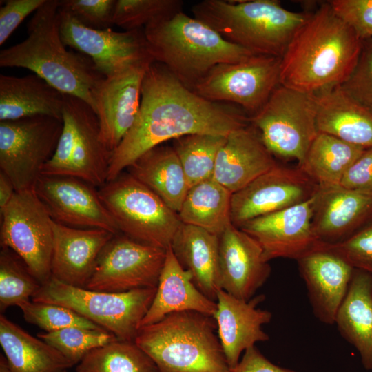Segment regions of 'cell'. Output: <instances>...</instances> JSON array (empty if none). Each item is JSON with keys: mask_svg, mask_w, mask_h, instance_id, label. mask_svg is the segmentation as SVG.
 Returning <instances> with one entry per match:
<instances>
[{"mask_svg": "<svg viewBox=\"0 0 372 372\" xmlns=\"http://www.w3.org/2000/svg\"><path fill=\"white\" fill-rule=\"evenodd\" d=\"M249 124L245 113L202 98L154 61L143 80L136 121L112 153L107 182L167 141L195 134L227 136Z\"/></svg>", "mask_w": 372, "mask_h": 372, "instance_id": "cell-1", "label": "cell"}, {"mask_svg": "<svg viewBox=\"0 0 372 372\" xmlns=\"http://www.w3.org/2000/svg\"><path fill=\"white\" fill-rule=\"evenodd\" d=\"M362 40L329 1L311 13L281 57L280 85L318 94L341 85L353 70Z\"/></svg>", "mask_w": 372, "mask_h": 372, "instance_id": "cell-2", "label": "cell"}, {"mask_svg": "<svg viewBox=\"0 0 372 372\" xmlns=\"http://www.w3.org/2000/svg\"><path fill=\"white\" fill-rule=\"evenodd\" d=\"M59 0H46L28 23L27 38L0 52V66L23 68L95 112L94 93L105 78L87 56L66 49L59 28Z\"/></svg>", "mask_w": 372, "mask_h": 372, "instance_id": "cell-3", "label": "cell"}, {"mask_svg": "<svg viewBox=\"0 0 372 372\" xmlns=\"http://www.w3.org/2000/svg\"><path fill=\"white\" fill-rule=\"evenodd\" d=\"M149 54L192 89L218 64L257 55L223 39L202 21L183 11L144 28Z\"/></svg>", "mask_w": 372, "mask_h": 372, "instance_id": "cell-4", "label": "cell"}, {"mask_svg": "<svg viewBox=\"0 0 372 372\" xmlns=\"http://www.w3.org/2000/svg\"><path fill=\"white\" fill-rule=\"evenodd\" d=\"M192 12L229 42L254 54L280 58L310 14L287 10L277 0H203Z\"/></svg>", "mask_w": 372, "mask_h": 372, "instance_id": "cell-5", "label": "cell"}, {"mask_svg": "<svg viewBox=\"0 0 372 372\" xmlns=\"http://www.w3.org/2000/svg\"><path fill=\"white\" fill-rule=\"evenodd\" d=\"M216 330L212 316L175 312L140 327L134 342L158 372H231Z\"/></svg>", "mask_w": 372, "mask_h": 372, "instance_id": "cell-6", "label": "cell"}, {"mask_svg": "<svg viewBox=\"0 0 372 372\" xmlns=\"http://www.w3.org/2000/svg\"><path fill=\"white\" fill-rule=\"evenodd\" d=\"M62 122L56 149L42 175L72 176L101 187L107 180L112 153L101 138L96 112L83 99L64 94Z\"/></svg>", "mask_w": 372, "mask_h": 372, "instance_id": "cell-7", "label": "cell"}, {"mask_svg": "<svg viewBox=\"0 0 372 372\" xmlns=\"http://www.w3.org/2000/svg\"><path fill=\"white\" fill-rule=\"evenodd\" d=\"M156 288L112 293L87 289L55 278L41 285L31 300L65 307L113 333L118 340L134 342Z\"/></svg>", "mask_w": 372, "mask_h": 372, "instance_id": "cell-8", "label": "cell"}, {"mask_svg": "<svg viewBox=\"0 0 372 372\" xmlns=\"http://www.w3.org/2000/svg\"><path fill=\"white\" fill-rule=\"evenodd\" d=\"M121 233L163 249L169 247L182 222L153 191L122 172L98 189Z\"/></svg>", "mask_w": 372, "mask_h": 372, "instance_id": "cell-9", "label": "cell"}, {"mask_svg": "<svg viewBox=\"0 0 372 372\" xmlns=\"http://www.w3.org/2000/svg\"><path fill=\"white\" fill-rule=\"evenodd\" d=\"M317 94L278 85L249 123L274 156L303 163L317 136Z\"/></svg>", "mask_w": 372, "mask_h": 372, "instance_id": "cell-10", "label": "cell"}, {"mask_svg": "<svg viewBox=\"0 0 372 372\" xmlns=\"http://www.w3.org/2000/svg\"><path fill=\"white\" fill-rule=\"evenodd\" d=\"M62 128V120L48 116L0 121V172L16 192L34 190Z\"/></svg>", "mask_w": 372, "mask_h": 372, "instance_id": "cell-11", "label": "cell"}, {"mask_svg": "<svg viewBox=\"0 0 372 372\" xmlns=\"http://www.w3.org/2000/svg\"><path fill=\"white\" fill-rule=\"evenodd\" d=\"M1 247L25 262L41 284L51 278L52 219L34 190L16 192L0 213Z\"/></svg>", "mask_w": 372, "mask_h": 372, "instance_id": "cell-12", "label": "cell"}, {"mask_svg": "<svg viewBox=\"0 0 372 372\" xmlns=\"http://www.w3.org/2000/svg\"><path fill=\"white\" fill-rule=\"evenodd\" d=\"M280 57L254 55L242 61L218 64L192 91L212 102L235 103L249 118L280 85Z\"/></svg>", "mask_w": 372, "mask_h": 372, "instance_id": "cell-13", "label": "cell"}, {"mask_svg": "<svg viewBox=\"0 0 372 372\" xmlns=\"http://www.w3.org/2000/svg\"><path fill=\"white\" fill-rule=\"evenodd\" d=\"M166 249L118 233L101 250L85 289L121 293L156 288Z\"/></svg>", "mask_w": 372, "mask_h": 372, "instance_id": "cell-14", "label": "cell"}, {"mask_svg": "<svg viewBox=\"0 0 372 372\" xmlns=\"http://www.w3.org/2000/svg\"><path fill=\"white\" fill-rule=\"evenodd\" d=\"M59 13L64 44L90 57L105 77L136 63L154 61L147 50L144 28L123 32L93 29L59 9Z\"/></svg>", "mask_w": 372, "mask_h": 372, "instance_id": "cell-15", "label": "cell"}, {"mask_svg": "<svg viewBox=\"0 0 372 372\" xmlns=\"http://www.w3.org/2000/svg\"><path fill=\"white\" fill-rule=\"evenodd\" d=\"M318 189V185L298 166L278 164L232 194L231 223L240 227L256 218L304 203Z\"/></svg>", "mask_w": 372, "mask_h": 372, "instance_id": "cell-16", "label": "cell"}, {"mask_svg": "<svg viewBox=\"0 0 372 372\" xmlns=\"http://www.w3.org/2000/svg\"><path fill=\"white\" fill-rule=\"evenodd\" d=\"M34 190L55 222L72 227L121 233L98 190L81 179L41 175Z\"/></svg>", "mask_w": 372, "mask_h": 372, "instance_id": "cell-17", "label": "cell"}, {"mask_svg": "<svg viewBox=\"0 0 372 372\" xmlns=\"http://www.w3.org/2000/svg\"><path fill=\"white\" fill-rule=\"evenodd\" d=\"M315 195L289 208L252 219L240 228L260 245L265 260H298L317 249L321 242L312 227Z\"/></svg>", "mask_w": 372, "mask_h": 372, "instance_id": "cell-18", "label": "cell"}, {"mask_svg": "<svg viewBox=\"0 0 372 372\" xmlns=\"http://www.w3.org/2000/svg\"><path fill=\"white\" fill-rule=\"evenodd\" d=\"M153 62L136 63L105 77L94 91L95 112L99 121L101 138L111 153L136 121L141 105L143 80Z\"/></svg>", "mask_w": 372, "mask_h": 372, "instance_id": "cell-19", "label": "cell"}, {"mask_svg": "<svg viewBox=\"0 0 372 372\" xmlns=\"http://www.w3.org/2000/svg\"><path fill=\"white\" fill-rule=\"evenodd\" d=\"M220 287L248 301L267 281L271 267L258 242L232 223L219 236Z\"/></svg>", "mask_w": 372, "mask_h": 372, "instance_id": "cell-20", "label": "cell"}, {"mask_svg": "<svg viewBox=\"0 0 372 372\" xmlns=\"http://www.w3.org/2000/svg\"><path fill=\"white\" fill-rule=\"evenodd\" d=\"M296 260L314 316L322 323L334 324L354 269L322 242Z\"/></svg>", "mask_w": 372, "mask_h": 372, "instance_id": "cell-21", "label": "cell"}, {"mask_svg": "<svg viewBox=\"0 0 372 372\" xmlns=\"http://www.w3.org/2000/svg\"><path fill=\"white\" fill-rule=\"evenodd\" d=\"M265 298L260 294L246 301L223 289L217 293V309L214 318L218 338L231 369L238 365L242 352L255 346L258 342L269 339L262 326L271 321L272 313L257 307Z\"/></svg>", "mask_w": 372, "mask_h": 372, "instance_id": "cell-22", "label": "cell"}, {"mask_svg": "<svg viewBox=\"0 0 372 372\" xmlns=\"http://www.w3.org/2000/svg\"><path fill=\"white\" fill-rule=\"evenodd\" d=\"M52 230L51 277L85 288L101 250L115 234L101 229L72 227L53 220Z\"/></svg>", "mask_w": 372, "mask_h": 372, "instance_id": "cell-23", "label": "cell"}, {"mask_svg": "<svg viewBox=\"0 0 372 372\" xmlns=\"http://www.w3.org/2000/svg\"><path fill=\"white\" fill-rule=\"evenodd\" d=\"M372 221V196L340 185L319 187L315 194L312 227L321 242L335 244Z\"/></svg>", "mask_w": 372, "mask_h": 372, "instance_id": "cell-24", "label": "cell"}, {"mask_svg": "<svg viewBox=\"0 0 372 372\" xmlns=\"http://www.w3.org/2000/svg\"><path fill=\"white\" fill-rule=\"evenodd\" d=\"M277 165L249 123L227 136L218 153L212 178L234 194Z\"/></svg>", "mask_w": 372, "mask_h": 372, "instance_id": "cell-25", "label": "cell"}, {"mask_svg": "<svg viewBox=\"0 0 372 372\" xmlns=\"http://www.w3.org/2000/svg\"><path fill=\"white\" fill-rule=\"evenodd\" d=\"M216 309V302L199 291L190 272L180 265L171 247H167L155 296L140 327L175 312L193 311L214 317Z\"/></svg>", "mask_w": 372, "mask_h": 372, "instance_id": "cell-26", "label": "cell"}, {"mask_svg": "<svg viewBox=\"0 0 372 372\" xmlns=\"http://www.w3.org/2000/svg\"><path fill=\"white\" fill-rule=\"evenodd\" d=\"M317 97L318 132L364 149L372 147V111L351 97L340 85L324 90Z\"/></svg>", "mask_w": 372, "mask_h": 372, "instance_id": "cell-27", "label": "cell"}, {"mask_svg": "<svg viewBox=\"0 0 372 372\" xmlns=\"http://www.w3.org/2000/svg\"><path fill=\"white\" fill-rule=\"evenodd\" d=\"M170 247L180 265L190 272L195 286L216 302L221 289L219 236L182 223Z\"/></svg>", "mask_w": 372, "mask_h": 372, "instance_id": "cell-28", "label": "cell"}, {"mask_svg": "<svg viewBox=\"0 0 372 372\" xmlns=\"http://www.w3.org/2000/svg\"><path fill=\"white\" fill-rule=\"evenodd\" d=\"M64 94L38 75H0V121L48 116L62 120Z\"/></svg>", "mask_w": 372, "mask_h": 372, "instance_id": "cell-29", "label": "cell"}, {"mask_svg": "<svg viewBox=\"0 0 372 372\" xmlns=\"http://www.w3.org/2000/svg\"><path fill=\"white\" fill-rule=\"evenodd\" d=\"M340 335L358 351L363 366L372 370V274L354 269L347 295L336 314Z\"/></svg>", "mask_w": 372, "mask_h": 372, "instance_id": "cell-30", "label": "cell"}, {"mask_svg": "<svg viewBox=\"0 0 372 372\" xmlns=\"http://www.w3.org/2000/svg\"><path fill=\"white\" fill-rule=\"evenodd\" d=\"M128 169L130 174L178 213L190 187L173 147L156 146L141 156Z\"/></svg>", "mask_w": 372, "mask_h": 372, "instance_id": "cell-31", "label": "cell"}, {"mask_svg": "<svg viewBox=\"0 0 372 372\" xmlns=\"http://www.w3.org/2000/svg\"><path fill=\"white\" fill-rule=\"evenodd\" d=\"M0 344L12 372H62L74 365L56 349L2 313Z\"/></svg>", "mask_w": 372, "mask_h": 372, "instance_id": "cell-32", "label": "cell"}, {"mask_svg": "<svg viewBox=\"0 0 372 372\" xmlns=\"http://www.w3.org/2000/svg\"><path fill=\"white\" fill-rule=\"evenodd\" d=\"M232 193L213 178L191 187L178 213L180 221L220 236L231 224Z\"/></svg>", "mask_w": 372, "mask_h": 372, "instance_id": "cell-33", "label": "cell"}, {"mask_svg": "<svg viewBox=\"0 0 372 372\" xmlns=\"http://www.w3.org/2000/svg\"><path fill=\"white\" fill-rule=\"evenodd\" d=\"M366 149L318 132L300 167L319 187L338 186Z\"/></svg>", "mask_w": 372, "mask_h": 372, "instance_id": "cell-34", "label": "cell"}, {"mask_svg": "<svg viewBox=\"0 0 372 372\" xmlns=\"http://www.w3.org/2000/svg\"><path fill=\"white\" fill-rule=\"evenodd\" d=\"M76 371L158 372L152 360L134 342L117 340L92 350Z\"/></svg>", "mask_w": 372, "mask_h": 372, "instance_id": "cell-35", "label": "cell"}, {"mask_svg": "<svg viewBox=\"0 0 372 372\" xmlns=\"http://www.w3.org/2000/svg\"><path fill=\"white\" fill-rule=\"evenodd\" d=\"M227 136L195 134L174 140L189 187L212 178L218 153Z\"/></svg>", "mask_w": 372, "mask_h": 372, "instance_id": "cell-36", "label": "cell"}, {"mask_svg": "<svg viewBox=\"0 0 372 372\" xmlns=\"http://www.w3.org/2000/svg\"><path fill=\"white\" fill-rule=\"evenodd\" d=\"M41 284L22 259L9 248L0 252V310L30 300Z\"/></svg>", "mask_w": 372, "mask_h": 372, "instance_id": "cell-37", "label": "cell"}, {"mask_svg": "<svg viewBox=\"0 0 372 372\" xmlns=\"http://www.w3.org/2000/svg\"><path fill=\"white\" fill-rule=\"evenodd\" d=\"M37 337L59 351L74 364H79L92 350L118 340L105 329L81 327L39 333Z\"/></svg>", "mask_w": 372, "mask_h": 372, "instance_id": "cell-38", "label": "cell"}, {"mask_svg": "<svg viewBox=\"0 0 372 372\" xmlns=\"http://www.w3.org/2000/svg\"><path fill=\"white\" fill-rule=\"evenodd\" d=\"M181 0H116L113 23L125 31L147 25L182 11Z\"/></svg>", "mask_w": 372, "mask_h": 372, "instance_id": "cell-39", "label": "cell"}, {"mask_svg": "<svg viewBox=\"0 0 372 372\" xmlns=\"http://www.w3.org/2000/svg\"><path fill=\"white\" fill-rule=\"evenodd\" d=\"M19 307L26 322L47 333L69 327L103 329L73 310L61 305L30 300Z\"/></svg>", "mask_w": 372, "mask_h": 372, "instance_id": "cell-40", "label": "cell"}, {"mask_svg": "<svg viewBox=\"0 0 372 372\" xmlns=\"http://www.w3.org/2000/svg\"><path fill=\"white\" fill-rule=\"evenodd\" d=\"M322 246L338 255L353 269L372 274V221L344 240Z\"/></svg>", "mask_w": 372, "mask_h": 372, "instance_id": "cell-41", "label": "cell"}, {"mask_svg": "<svg viewBox=\"0 0 372 372\" xmlns=\"http://www.w3.org/2000/svg\"><path fill=\"white\" fill-rule=\"evenodd\" d=\"M59 9L83 25L97 30L111 28L116 0H59Z\"/></svg>", "mask_w": 372, "mask_h": 372, "instance_id": "cell-42", "label": "cell"}, {"mask_svg": "<svg viewBox=\"0 0 372 372\" xmlns=\"http://www.w3.org/2000/svg\"><path fill=\"white\" fill-rule=\"evenodd\" d=\"M340 86L351 97L372 111V39L362 41L358 61Z\"/></svg>", "mask_w": 372, "mask_h": 372, "instance_id": "cell-43", "label": "cell"}, {"mask_svg": "<svg viewBox=\"0 0 372 372\" xmlns=\"http://www.w3.org/2000/svg\"><path fill=\"white\" fill-rule=\"evenodd\" d=\"M329 3L360 40L372 39V0H331Z\"/></svg>", "mask_w": 372, "mask_h": 372, "instance_id": "cell-44", "label": "cell"}, {"mask_svg": "<svg viewBox=\"0 0 372 372\" xmlns=\"http://www.w3.org/2000/svg\"><path fill=\"white\" fill-rule=\"evenodd\" d=\"M46 0H7L0 8V45H3L25 18Z\"/></svg>", "mask_w": 372, "mask_h": 372, "instance_id": "cell-45", "label": "cell"}, {"mask_svg": "<svg viewBox=\"0 0 372 372\" xmlns=\"http://www.w3.org/2000/svg\"><path fill=\"white\" fill-rule=\"evenodd\" d=\"M340 185L350 190L372 196V147L366 149L350 166Z\"/></svg>", "mask_w": 372, "mask_h": 372, "instance_id": "cell-46", "label": "cell"}, {"mask_svg": "<svg viewBox=\"0 0 372 372\" xmlns=\"http://www.w3.org/2000/svg\"><path fill=\"white\" fill-rule=\"evenodd\" d=\"M231 372H296L277 366L267 360L255 347L245 351L242 359Z\"/></svg>", "mask_w": 372, "mask_h": 372, "instance_id": "cell-47", "label": "cell"}, {"mask_svg": "<svg viewBox=\"0 0 372 372\" xmlns=\"http://www.w3.org/2000/svg\"><path fill=\"white\" fill-rule=\"evenodd\" d=\"M16 190L11 180L2 172H0V213L8 205Z\"/></svg>", "mask_w": 372, "mask_h": 372, "instance_id": "cell-48", "label": "cell"}, {"mask_svg": "<svg viewBox=\"0 0 372 372\" xmlns=\"http://www.w3.org/2000/svg\"><path fill=\"white\" fill-rule=\"evenodd\" d=\"M0 372H12L5 356L1 355L0 358Z\"/></svg>", "mask_w": 372, "mask_h": 372, "instance_id": "cell-49", "label": "cell"}, {"mask_svg": "<svg viewBox=\"0 0 372 372\" xmlns=\"http://www.w3.org/2000/svg\"><path fill=\"white\" fill-rule=\"evenodd\" d=\"M62 372H68L66 370L63 371ZM76 372H83V371H76Z\"/></svg>", "mask_w": 372, "mask_h": 372, "instance_id": "cell-50", "label": "cell"}]
</instances>
